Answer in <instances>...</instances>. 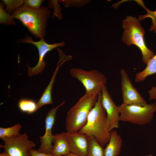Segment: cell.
I'll return each instance as SVG.
<instances>
[{"label":"cell","mask_w":156,"mask_h":156,"mask_svg":"<svg viewBox=\"0 0 156 156\" xmlns=\"http://www.w3.org/2000/svg\"><path fill=\"white\" fill-rule=\"evenodd\" d=\"M101 92L90 112L85 125L79 131L88 137H93L103 147L109 142L110 137L106 113L101 101Z\"/></svg>","instance_id":"1"},{"label":"cell","mask_w":156,"mask_h":156,"mask_svg":"<svg viewBox=\"0 0 156 156\" xmlns=\"http://www.w3.org/2000/svg\"><path fill=\"white\" fill-rule=\"evenodd\" d=\"M51 13L47 6L34 9L23 4L11 15L13 18L20 21L36 38L41 39L46 35L47 20Z\"/></svg>","instance_id":"2"},{"label":"cell","mask_w":156,"mask_h":156,"mask_svg":"<svg viewBox=\"0 0 156 156\" xmlns=\"http://www.w3.org/2000/svg\"><path fill=\"white\" fill-rule=\"evenodd\" d=\"M122 22L124 29L122 41L128 46L134 44L138 47L142 53L143 62L147 64L155 55L146 45L144 38V29L135 17L127 16Z\"/></svg>","instance_id":"3"},{"label":"cell","mask_w":156,"mask_h":156,"mask_svg":"<svg viewBox=\"0 0 156 156\" xmlns=\"http://www.w3.org/2000/svg\"><path fill=\"white\" fill-rule=\"evenodd\" d=\"M98 97V94L90 96L85 94L70 108L67 113L66 120L67 132L79 131L83 127Z\"/></svg>","instance_id":"4"},{"label":"cell","mask_w":156,"mask_h":156,"mask_svg":"<svg viewBox=\"0 0 156 156\" xmlns=\"http://www.w3.org/2000/svg\"><path fill=\"white\" fill-rule=\"evenodd\" d=\"M119 120L138 125L150 122L156 111V102L144 105H129L122 103L118 106Z\"/></svg>","instance_id":"5"},{"label":"cell","mask_w":156,"mask_h":156,"mask_svg":"<svg viewBox=\"0 0 156 156\" xmlns=\"http://www.w3.org/2000/svg\"><path fill=\"white\" fill-rule=\"evenodd\" d=\"M72 77L79 81L86 90L85 94L91 96L98 94L106 86V77L99 71H87L79 68H72L70 71Z\"/></svg>","instance_id":"6"},{"label":"cell","mask_w":156,"mask_h":156,"mask_svg":"<svg viewBox=\"0 0 156 156\" xmlns=\"http://www.w3.org/2000/svg\"><path fill=\"white\" fill-rule=\"evenodd\" d=\"M1 139L4 144H1L0 147L3 148V152L8 156H31L29 151L36 146L25 133Z\"/></svg>","instance_id":"7"},{"label":"cell","mask_w":156,"mask_h":156,"mask_svg":"<svg viewBox=\"0 0 156 156\" xmlns=\"http://www.w3.org/2000/svg\"><path fill=\"white\" fill-rule=\"evenodd\" d=\"M19 43H30L35 45L38 50L39 59L36 65L31 67L27 64L28 75L29 77L38 75L41 73L46 66L47 64L44 60L46 54L49 51L58 47L64 45L65 42H62L59 43L49 44L45 41L44 38L41 39L38 41L33 40L32 38L27 36L24 38L18 40Z\"/></svg>","instance_id":"8"},{"label":"cell","mask_w":156,"mask_h":156,"mask_svg":"<svg viewBox=\"0 0 156 156\" xmlns=\"http://www.w3.org/2000/svg\"><path fill=\"white\" fill-rule=\"evenodd\" d=\"M123 103L129 105H144L147 104L136 88L131 83L126 71L120 70Z\"/></svg>","instance_id":"9"},{"label":"cell","mask_w":156,"mask_h":156,"mask_svg":"<svg viewBox=\"0 0 156 156\" xmlns=\"http://www.w3.org/2000/svg\"><path fill=\"white\" fill-rule=\"evenodd\" d=\"M65 101L51 109L47 113L45 119V132L40 139V145L37 150L39 152L47 154L52 153L53 145L52 144L53 136L52 130L55 120L56 114L58 109L63 105Z\"/></svg>","instance_id":"10"},{"label":"cell","mask_w":156,"mask_h":156,"mask_svg":"<svg viewBox=\"0 0 156 156\" xmlns=\"http://www.w3.org/2000/svg\"><path fill=\"white\" fill-rule=\"evenodd\" d=\"M101 101L107 114L110 131L119 127L120 113L118 106L114 103L106 86L101 92Z\"/></svg>","instance_id":"11"},{"label":"cell","mask_w":156,"mask_h":156,"mask_svg":"<svg viewBox=\"0 0 156 156\" xmlns=\"http://www.w3.org/2000/svg\"><path fill=\"white\" fill-rule=\"evenodd\" d=\"M70 152L80 156H87L89 137L79 131L65 132Z\"/></svg>","instance_id":"12"},{"label":"cell","mask_w":156,"mask_h":156,"mask_svg":"<svg viewBox=\"0 0 156 156\" xmlns=\"http://www.w3.org/2000/svg\"><path fill=\"white\" fill-rule=\"evenodd\" d=\"M52 142L54 144L52 151L53 156H61L70 152L65 132L53 135Z\"/></svg>","instance_id":"13"},{"label":"cell","mask_w":156,"mask_h":156,"mask_svg":"<svg viewBox=\"0 0 156 156\" xmlns=\"http://www.w3.org/2000/svg\"><path fill=\"white\" fill-rule=\"evenodd\" d=\"M109 142L104 149V156H119L122 145V140L120 135L115 129L110 132Z\"/></svg>","instance_id":"14"},{"label":"cell","mask_w":156,"mask_h":156,"mask_svg":"<svg viewBox=\"0 0 156 156\" xmlns=\"http://www.w3.org/2000/svg\"><path fill=\"white\" fill-rule=\"evenodd\" d=\"M63 64L58 62L49 83L45 88L41 96L36 104V111L43 105L53 103L51 95L52 88L56 75L60 67Z\"/></svg>","instance_id":"15"},{"label":"cell","mask_w":156,"mask_h":156,"mask_svg":"<svg viewBox=\"0 0 156 156\" xmlns=\"http://www.w3.org/2000/svg\"><path fill=\"white\" fill-rule=\"evenodd\" d=\"M146 65L144 70L137 73L135 75V82H143L147 77L156 73V53Z\"/></svg>","instance_id":"16"},{"label":"cell","mask_w":156,"mask_h":156,"mask_svg":"<svg viewBox=\"0 0 156 156\" xmlns=\"http://www.w3.org/2000/svg\"><path fill=\"white\" fill-rule=\"evenodd\" d=\"M87 156H104L103 147L93 137H89Z\"/></svg>","instance_id":"17"},{"label":"cell","mask_w":156,"mask_h":156,"mask_svg":"<svg viewBox=\"0 0 156 156\" xmlns=\"http://www.w3.org/2000/svg\"><path fill=\"white\" fill-rule=\"evenodd\" d=\"M36 104L33 100L23 98L18 101V107L22 112L29 114L36 111Z\"/></svg>","instance_id":"18"},{"label":"cell","mask_w":156,"mask_h":156,"mask_svg":"<svg viewBox=\"0 0 156 156\" xmlns=\"http://www.w3.org/2000/svg\"><path fill=\"white\" fill-rule=\"evenodd\" d=\"M22 126L19 124H16L14 126L8 127H0V138L2 139L6 137L18 135L21 134L19 133Z\"/></svg>","instance_id":"19"},{"label":"cell","mask_w":156,"mask_h":156,"mask_svg":"<svg viewBox=\"0 0 156 156\" xmlns=\"http://www.w3.org/2000/svg\"><path fill=\"white\" fill-rule=\"evenodd\" d=\"M4 5L0 4V23L6 25H14L15 22L13 19L12 15L8 13L4 9Z\"/></svg>","instance_id":"20"},{"label":"cell","mask_w":156,"mask_h":156,"mask_svg":"<svg viewBox=\"0 0 156 156\" xmlns=\"http://www.w3.org/2000/svg\"><path fill=\"white\" fill-rule=\"evenodd\" d=\"M2 1L6 5L5 10L9 14L13 13L23 5L24 2V1L23 0H2Z\"/></svg>","instance_id":"21"},{"label":"cell","mask_w":156,"mask_h":156,"mask_svg":"<svg viewBox=\"0 0 156 156\" xmlns=\"http://www.w3.org/2000/svg\"><path fill=\"white\" fill-rule=\"evenodd\" d=\"M24 4L25 5L34 9L40 8L41 5L44 0H25Z\"/></svg>","instance_id":"22"},{"label":"cell","mask_w":156,"mask_h":156,"mask_svg":"<svg viewBox=\"0 0 156 156\" xmlns=\"http://www.w3.org/2000/svg\"><path fill=\"white\" fill-rule=\"evenodd\" d=\"M29 153L31 156H53L51 153L47 154L38 152L37 150L32 149L29 150Z\"/></svg>","instance_id":"23"},{"label":"cell","mask_w":156,"mask_h":156,"mask_svg":"<svg viewBox=\"0 0 156 156\" xmlns=\"http://www.w3.org/2000/svg\"><path fill=\"white\" fill-rule=\"evenodd\" d=\"M150 100L156 101V87L153 86L148 91Z\"/></svg>","instance_id":"24"},{"label":"cell","mask_w":156,"mask_h":156,"mask_svg":"<svg viewBox=\"0 0 156 156\" xmlns=\"http://www.w3.org/2000/svg\"><path fill=\"white\" fill-rule=\"evenodd\" d=\"M62 156H80L75 154L71 153V152L66 154V155H63Z\"/></svg>","instance_id":"25"},{"label":"cell","mask_w":156,"mask_h":156,"mask_svg":"<svg viewBox=\"0 0 156 156\" xmlns=\"http://www.w3.org/2000/svg\"><path fill=\"white\" fill-rule=\"evenodd\" d=\"M0 156H8L5 154L3 152L1 153L0 154Z\"/></svg>","instance_id":"26"},{"label":"cell","mask_w":156,"mask_h":156,"mask_svg":"<svg viewBox=\"0 0 156 156\" xmlns=\"http://www.w3.org/2000/svg\"><path fill=\"white\" fill-rule=\"evenodd\" d=\"M146 156H154L152 154H150L148 155H147Z\"/></svg>","instance_id":"27"}]
</instances>
